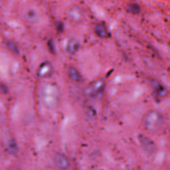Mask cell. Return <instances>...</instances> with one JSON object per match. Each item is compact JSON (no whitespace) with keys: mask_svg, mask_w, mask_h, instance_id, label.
Instances as JSON below:
<instances>
[{"mask_svg":"<svg viewBox=\"0 0 170 170\" xmlns=\"http://www.w3.org/2000/svg\"><path fill=\"white\" fill-rule=\"evenodd\" d=\"M42 98L47 106L50 108L55 107L59 104L60 101L59 88L52 83L46 84L42 90Z\"/></svg>","mask_w":170,"mask_h":170,"instance_id":"cell-1","label":"cell"},{"mask_svg":"<svg viewBox=\"0 0 170 170\" xmlns=\"http://www.w3.org/2000/svg\"><path fill=\"white\" fill-rule=\"evenodd\" d=\"M164 124V117L162 113L152 110L147 114L144 120V125L148 131H157L161 129Z\"/></svg>","mask_w":170,"mask_h":170,"instance_id":"cell-2","label":"cell"},{"mask_svg":"<svg viewBox=\"0 0 170 170\" xmlns=\"http://www.w3.org/2000/svg\"><path fill=\"white\" fill-rule=\"evenodd\" d=\"M53 73V67L52 64L48 61H44L40 65L37 70V75L42 78H50Z\"/></svg>","mask_w":170,"mask_h":170,"instance_id":"cell-4","label":"cell"},{"mask_svg":"<svg viewBox=\"0 0 170 170\" xmlns=\"http://www.w3.org/2000/svg\"><path fill=\"white\" fill-rule=\"evenodd\" d=\"M95 32L97 36L102 38L106 37L108 36V31L105 25L103 24L102 23L99 24L97 25L95 28Z\"/></svg>","mask_w":170,"mask_h":170,"instance_id":"cell-11","label":"cell"},{"mask_svg":"<svg viewBox=\"0 0 170 170\" xmlns=\"http://www.w3.org/2000/svg\"><path fill=\"white\" fill-rule=\"evenodd\" d=\"M84 17L83 9L79 7L74 6L70 9L69 11V18L71 22L79 23L81 22Z\"/></svg>","mask_w":170,"mask_h":170,"instance_id":"cell-6","label":"cell"},{"mask_svg":"<svg viewBox=\"0 0 170 170\" xmlns=\"http://www.w3.org/2000/svg\"><path fill=\"white\" fill-rule=\"evenodd\" d=\"M8 150L11 155H16L18 152V147L15 142L12 141L10 142L8 146Z\"/></svg>","mask_w":170,"mask_h":170,"instance_id":"cell-12","label":"cell"},{"mask_svg":"<svg viewBox=\"0 0 170 170\" xmlns=\"http://www.w3.org/2000/svg\"><path fill=\"white\" fill-rule=\"evenodd\" d=\"M104 86V83L103 80H98L91 84L86 89L85 92L87 95L90 97H95L101 92Z\"/></svg>","mask_w":170,"mask_h":170,"instance_id":"cell-5","label":"cell"},{"mask_svg":"<svg viewBox=\"0 0 170 170\" xmlns=\"http://www.w3.org/2000/svg\"><path fill=\"white\" fill-rule=\"evenodd\" d=\"M69 74L70 78L74 81L78 83H80V82H83V80L81 74L79 73L78 70L74 67H70L69 70Z\"/></svg>","mask_w":170,"mask_h":170,"instance_id":"cell-10","label":"cell"},{"mask_svg":"<svg viewBox=\"0 0 170 170\" xmlns=\"http://www.w3.org/2000/svg\"><path fill=\"white\" fill-rule=\"evenodd\" d=\"M138 139L140 145L146 152L153 154L156 151L157 146L155 142L149 137L140 135L139 136Z\"/></svg>","mask_w":170,"mask_h":170,"instance_id":"cell-3","label":"cell"},{"mask_svg":"<svg viewBox=\"0 0 170 170\" xmlns=\"http://www.w3.org/2000/svg\"><path fill=\"white\" fill-rule=\"evenodd\" d=\"M79 46L78 41L71 38L66 42L65 45V50L69 55H74L78 50Z\"/></svg>","mask_w":170,"mask_h":170,"instance_id":"cell-9","label":"cell"},{"mask_svg":"<svg viewBox=\"0 0 170 170\" xmlns=\"http://www.w3.org/2000/svg\"><path fill=\"white\" fill-rule=\"evenodd\" d=\"M25 17L27 22L31 24H33L38 20L39 14L37 9L29 8L25 11Z\"/></svg>","mask_w":170,"mask_h":170,"instance_id":"cell-8","label":"cell"},{"mask_svg":"<svg viewBox=\"0 0 170 170\" xmlns=\"http://www.w3.org/2000/svg\"><path fill=\"white\" fill-rule=\"evenodd\" d=\"M54 163L56 166L60 169H68L70 166L69 160L64 154H56L54 157Z\"/></svg>","mask_w":170,"mask_h":170,"instance_id":"cell-7","label":"cell"}]
</instances>
